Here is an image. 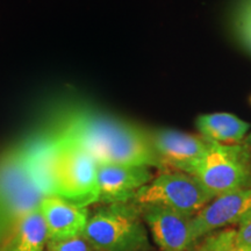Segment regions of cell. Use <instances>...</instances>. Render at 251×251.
I'll list each match as a JSON object with an SVG mask.
<instances>
[{
    "label": "cell",
    "mask_w": 251,
    "mask_h": 251,
    "mask_svg": "<svg viewBox=\"0 0 251 251\" xmlns=\"http://www.w3.org/2000/svg\"><path fill=\"white\" fill-rule=\"evenodd\" d=\"M47 228L40 208L31 212L0 244V251H45Z\"/></svg>",
    "instance_id": "cell-14"
},
{
    "label": "cell",
    "mask_w": 251,
    "mask_h": 251,
    "mask_svg": "<svg viewBox=\"0 0 251 251\" xmlns=\"http://www.w3.org/2000/svg\"><path fill=\"white\" fill-rule=\"evenodd\" d=\"M249 218H251V188L215 197L192 218L194 246L207 235L221 229L237 227Z\"/></svg>",
    "instance_id": "cell-8"
},
{
    "label": "cell",
    "mask_w": 251,
    "mask_h": 251,
    "mask_svg": "<svg viewBox=\"0 0 251 251\" xmlns=\"http://www.w3.org/2000/svg\"><path fill=\"white\" fill-rule=\"evenodd\" d=\"M236 230L237 241L243 246L251 248V218H249L243 224L235 227Z\"/></svg>",
    "instance_id": "cell-17"
},
{
    "label": "cell",
    "mask_w": 251,
    "mask_h": 251,
    "mask_svg": "<svg viewBox=\"0 0 251 251\" xmlns=\"http://www.w3.org/2000/svg\"><path fill=\"white\" fill-rule=\"evenodd\" d=\"M152 241L161 251H191L192 218L161 206H139Z\"/></svg>",
    "instance_id": "cell-9"
},
{
    "label": "cell",
    "mask_w": 251,
    "mask_h": 251,
    "mask_svg": "<svg viewBox=\"0 0 251 251\" xmlns=\"http://www.w3.org/2000/svg\"><path fill=\"white\" fill-rule=\"evenodd\" d=\"M47 251H98L83 235L47 243Z\"/></svg>",
    "instance_id": "cell-16"
},
{
    "label": "cell",
    "mask_w": 251,
    "mask_h": 251,
    "mask_svg": "<svg viewBox=\"0 0 251 251\" xmlns=\"http://www.w3.org/2000/svg\"><path fill=\"white\" fill-rule=\"evenodd\" d=\"M191 251H251L237 241L235 228H226L207 235Z\"/></svg>",
    "instance_id": "cell-15"
},
{
    "label": "cell",
    "mask_w": 251,
    "mask_h": 251,
    "mask_svg": "<svg viewBox=\"0 0 251 251\" xmlns=\"http://www.w3.org/2000/svg\"><path fill=\"white\" fill-rule=\"evenodd\" d=\"M242 7H241V14H244L248 19V21L251 23V0H243Z\"/></svg>",
    "instance_id": "cell-18"
},
{
    "label": "cell",
    "mask_w": 251,
    "mask_h": 251,
    "mask_svg": "<svg viewBox=\"0 0 251 251\" xmlns=\"http://www.w3.org/2000/svg\"><path fill=\"white\" fill-rule=\"evenodd\" d=\"M45 198L30 179L21 144L0 153V244Z\"/></svg>",
    "instance_id": "cell-3"
},
{
    "label": "cell",
    "mask_w": 251,
    "mask_h": 251,
    "mask_svg": "<svg viewBox=\"0 0 251 251\" xmlns=\"http://www.w3.org/2000/svg\"><path fill=\"white\" fill-rule=\"evenodd\" d=\"M148 166L102 164L98 165L99 200L108 203L129 202L143 186L152 180Z\"/></svg>",
    "instance_id": "cell-10"
},
{
    "label": "cell",
    "mask_w": 251,
    "mask_h": 251,
    "mask_svg": "<svg viewBox=\"0 0 251 251\" xmlns=\"http://www.w3.org/2000/svg\"><path fill=\"white\" fill-rule=\"evenodd\" d=\"M243 143L246 144L248 148H249V149L251 150V133H250L249 135H248V136H246V139H244Z\"/></svg>",
    "instance_id": "cell-19"
},
{
    "label": "cell",
    "mask_w": 251,
    "mask_h": 251,
    "mask_svg": "<svg viewBox=\"0 0 251 251\" xmlns=\"http://www.w3.org/2000/svg\"><path fill=\"white\" fill-rule=\"evenodd\" d=\"M55 134L83 149L98 165L148 166L163 171L148 130L128 121L99 113L80 112L72 115Z\"/></svg>",
    "instance_id": "cell-1"
},
{
    "label": "cell",
    "mask_w": 251,
    "mask_h": 251,
    "mask_svg": "<svg viewBox=\"0 0 251 251\" xmlns=\"http://www.w3.org/2000/svg\"><path fill=\"white\" fill-rule=\"evenodd\" d=\"M197 129L206 140L226 146L242 143L250 125L229 113H212L199 115Z\"/></svg>",
    "instance_id": "cell-13"
},
{
    "label": "cell",
    "mask_w": 251,
    "mask_h": 251,
    "mask_svg": "<svg viewBox=\"0 0 251 251\" xmlns=\"http://www.w3.org/2000/svg\"><path fill=\"white\" fill-rule=\"evenodd\" d=\"M147 130L152 148L163 165V171L175 170L192 175L211 144V141L201 135L196 136L168 128Z\"/></svg>",
    "instance_id": "cell-7"
},
{
    "label": "cell",
    "mask_w": 251,
    "mask_h": 251,
    "mask_svg": "<svg viewBox=\"0 0 251 251\" xmlns=\"http://www.w3.org/2000/svg\"><path fill=\"white\" fill-rule=\"evenodd\" d=\"M250 102H251V98H250Z\"/></svg>",
    "instance_id": "cell-20"
},
{
    "label": "cell",
    "mask_w": 251,
    "mask_h": 251,
    "mask_svg": "<svg viewBox=\"0 0 251 251\" xmlns=\"http://www.w3.org/2000/svg\"><path fill=\"white\" fill-rule=\"evenodd\" d=\"M192 176L214 197L251 188V150L243 142L226 146L211 141Z\"/></svg>",
    "instance_id": "cell-5"
},
{
    "label": "cell",
    "mask_w": 251,
    "mask_h": 251,
    "mask_svg": "<svg viewBox=\"0 0 251 251\" xmlns=\"http://www.w3.org/2000/svg\"><path fill=\"white\" fill-rule=\"evenodd\" d=\"M198 178L181 171H162L131 200L137 206L155 205L194 218L214 199Z\"/></svg>",
    "instance_id": "cell-4"
},
{
    "label": "cell",
    "mask_w": 251,
    "mask_h": 251,
    "mask_svg": "<svg viewBox=\"0 0 251 251\" xmlns=\"http://www.w3.org/2000/svg\"><path fill=\"white\" fill-rule=\"evenodd\" d=\"M57 136V135H56ZM58 139L55 159L56 197L79 207L98 202V164L76 144Z\"/></svg>",
    "instance_id": "cell-6"
},
{
    "label": "cell",
    "mask_w": 251,
    "mask_h": 251,
    "mask_svg": "<svg viewBox=\"0 0 251 251\" xmlns=\"http://www.w3.org/2000/svg\"><path fill=\"white\" fill-rule=\"evenodd\" d=\"M40 211L45 220L48 242L83 235L90 218L86 207L76 206L56 196L46 197Z\"/></svg>",
    "instance_id": "cell-11"
},
{
    "label": "cell",
    "mask_w": 251,
    "mask_h": 251,
    "mask_svg": "<svg viewBox=\"0 0 251 251\" xmlns=\"http://www.w3.org/2000/svg\"><path fill=\"white\" fill-rule=\"evenodd\" d=\"M57 144L56 134L41 135L21 144L30 179L45 197L56 196L55 159Z\"/></svg>",
    "instance_id": "cell-12"
},
{
    "label": "cell",
    "mask_w": 251,
    "mask_h": 251,
    "mask_svg": "<svg viewBox=\"0 0 251 251\" xmlns=\"http://www.w3.org/2000/svg\"><path fill=\"white\" fill-rule=\"evenodd\" d=\"M83 236L98 251L152 250L140 207L133 201L108 203L94 211Z\"/></svg>",
    "instance_id": "cell-2"
}]
</instances>
